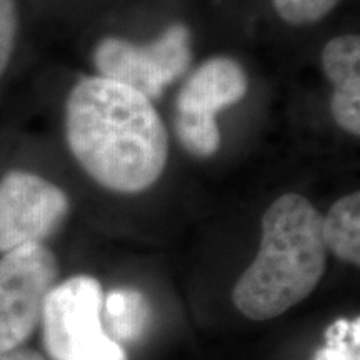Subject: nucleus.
Returning <instances> with one entry per match:
<instances>
[{
  "mask_svg": "<svg viewBox=\"0 0 360 360\" xmlns=\"http://www.w3.org/2000/svg\"><path fill=\"white\" fill-rule=\"evenodd\" d=\"M65 135L80 167L114 192L146 191L167 164V130L152 102L101 75L70 90Z\"/></svg>",
  "mask_w": 360,
  "mask_h": 360,
  "instance_id": "nucleus-1",
  "label": "nucleus"
},
{
  "mask_svg": "<svg viewBox=\"0 0 360 360\" xmlns=\"http://www.w3.org/2000/svg\"><path fill=\"white\" fill-rule=\"evenodd\" d=\"M322 220L299 193H285L269 207L257 257L233 287L238 312L250 321H270L312 294L327 267Z\"/></svg>",
  "mask_w": 360,
  "mask_h": 360,
  "instance_id": "nucleus-2",
  "label": "nucleus"
},
{
  "mask_svg": "<svg viewBox=\"0 0 360 360\" xmlns=\"http://www.w3.org/2000/svg\"><path fill=\"white\" fill-rule=\"evenodd\" d=\"M103 290L90 276L56 283L42 310L44 347L52 360H127L102 322Z\"/></svg>",
  "mask_w": 360,
  "mask_h": 360,
  "instance_id": "nucleus-3",
  "label": "nucleus"
},
{
  "mask_svg": "<svg viewBox=\"0 0 360 360\" xmlns=\"http://www.w3.org/2000/svg\"><path fill=\"white\" fill-rule=\"evenodd\" d=\"M94 60L101 77L134 89L152 102L186 75L192 62V34L184 24H174L146 45L105 37L98 42Z\"/></svg>",
  "mask_w": 360,
  "mask_h": 360,
  "instance_id": "nucleus-4",
  "label": "nucleus"
},
{
  "mask_svg": "<svg viewBox=\"0 0 360 360\" xmlns=\"http://www.w3.org/2000/svg\"><path fill=\"white\" fill-rule=\"evenodd\" d=\"M56 255L27 244L0 259V354L17 350L42 319L45 297L57 283Z\"/></svg>",
  "mask_w": 360,
  "mask_h": 360,
  "instance_id": "nucleus-5",
  "label": "nucleus"
},
{
  "mask_svg": "<svg viewBox=\"0 0 360 360\" xmlns=\"http://www.w3.org/2000/svg\"><path fill=\"white\" fill-rule=\"evenodd\" d=\"M70 209L67 193L39 175L12 170L0 180V252L44 244Z\"/></svg>",
  "mask_w": 360,
  "mask_h": 360,
  "instance_id": "nucleus-6",
  "label": "nucleus"
},
{
  "mask_svg": "<svg viewBox=\"0 0 360 360\" xmlns=\"http://www.w3.org/2000/svg\"><path fill=\"white\" fill-rule=\"evenodd\" d=\"M249 89L245 70L227 57H214L193 70L177 97V115L217 120V112L236 105Z\"/></svg>",
  "mask_w": 360,
  "mask_h": 360,
  "instance_id": "nucleus-7",
  "label": "nucleus"
},
{
  "mask_svg": "<svg viewBox=\"0 0 360 360\" xmlns=\"http://www.w3.org/2000/svg\"><path fill=\"white\" fill-rule=\"evenodd\" d=\"M150 319V305L141 290L120 287L103 297L102 322L117 344H135L141 340Z\"/></svg>",
  "mask_w": 360,
  "mask_h": 360,
  "instance_id": "nucleus-8",
  "label": "nucleus"
},
{
  "mask_svg": "<svg viewBox=\"0 0 360 360\" xmlns=\"http://www.w3.org/2000/svg\"><path fill=\"white\" fill-rule=\"evenodd\" d=\"M327 250L349 264H360V195L349 193L335 202L322 220Z\"/></svg>",
  "mask_w": 360,
  "mask_h": 360,
  "instance_id": "nucleus-9",
  "label": "nucleus"
},
{
  "mask_svg": "<svg viewBox=\"0 0 360 360\" xmlns=\"http://www.w3.org/2000/svg\"><path fill=\"white\" fill-rule=\"evenodd\" d=\"M322 67L327 79L334 85L360 77L359 35H340L332 39L322 52Z\"/></svg>",
  "mask_w": 360,
  "mask_h": 360,
  "instance_id": "nucleus-10",
  "label": "nucleus"
},
{
  "mask_svg": "<svg viewBox=\"0 0 360 360\" xmlns=\"http://www.w3.org/2000/svg\"><path fill=\"white\" fill-rule=\"evenodd\" d=\"M314 360H360V321L337 319L326 330V344Z\"/></svg>",
  "mask_w": 360,
  "mask_h": 360,
  "instance_id": "nucleus-11",
  "label": "nucleus"
},
{
  "mask_svg": "<svg viewBox=\"0 0 360 360\" xmlns=\"http://www.w3.org/2000/svg\"><path fill=\"white\" fill-rule=\"evenodd\" d=\"M330 110L335 122L350 135L360 134V77H352L335 85Z\"/></svg>",
  "mask_w": 360,
  "mask_h": 360,
  "instance_id": "nucleus-12",
  "label": "nucleus"
},
{
  "mask_svg": "<svg viewBox=\"0 0 360 360\" xmlns=\"http://www.w3.org/2000/svg\"><path fill=\"white\" fill-rule=\"evenodd\" d=\"M339 2L340 0H272L281 19L292 25L319 22Z\"/></svg>",
  "mask_w": 360,
  "mask_h": 360,
  "instance_id": "nucleus-13",
  "label": "nucleus"
},
{
  "mask_svg": "<svg viewBox=\"0 0 360 360\" xmlns=\"http://www.w3.org/2000/svg\"><path fill=\"white\" fill-rule=\"evenodd\" d=\"M19 32V11L15 0H0V77L6 72Z\"/></svg>",
  "mask_w": 360,
  "mask_h": 360,
  "instance_id": "nucleus-14",
  "label": "nucleus"
},
{
  "mask_svg": "<svg viewBox=\"0 0 360 360\" xmlns=\"http://www.w3.org/2000/svg\"><path fill=\"white\" fill-rule=\"evenodd\" d=\"M0 360H45L42 355L35 350H12V352L0 354Z\"/></svg>",
  "mask_w": 360,
  "mask_h": 360,
  "instance_id": "nucleus-15",
  "label": "nucleus"
}]
</instances>
